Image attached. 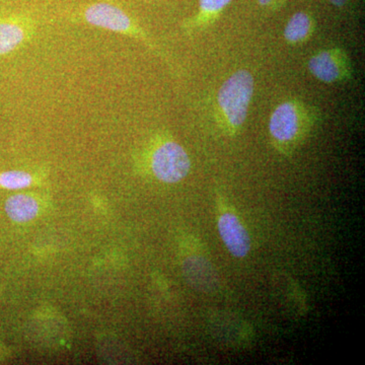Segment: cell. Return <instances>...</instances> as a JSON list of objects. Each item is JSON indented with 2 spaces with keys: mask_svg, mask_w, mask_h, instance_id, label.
<instances>
[{
  "mask_svg": "<svg viewBox=\"0 0 365 365\" xmlns=\"http://www.w3.org/2000/svg\"><path fill=\"white\" fill-rule=\"evenodd\" d=\"M329 2H331V4H333V6H337V7H345L347 6L348 2H349V0H328Z\"/></svg>",
  "mask_w": 365,
  "mask_h": 365,
  "instance_id": "7c38bea8",
  "label": "cell"
},
{
  "mask_svg": "<svg viewBox=\"0 0 365 365\" xmlns=\"http://www.w3.org/2000/svg\"><path fill=\"white\" fill-rule=\"evenodd\" d=\"M150 167L158 181L175 184L185 179L191 170V160L181 144L163 138L151 150Z\"/></svg>",
  "mask_w": 365,
  "mask_h": 365,
  "instance_id": "277c9868",
  "label": "cell"
},
{
  "mask_svg": "<svg viewBox=\"0 0 365 365\" xmlns=\"http://www.w3.org/2000/svg\"><path fill=\"white\" fill-rule=\"evenodd\" d=\"M258 4H260L262 7H270L272 6L275 0H257Z\"/></svg>",
  "mask_w": 365,
  "mask_h": 365,
  "instance_id": "4fadbf2b",
  "label": "cell"
},
{
  "mask_svg": "<svg viewBox=\"0 0 365 365\" xmlns=\"http://www.w3.org/2000/svg\"><path fill=\"white\" fill-rule=\"evenodd\" d=\"M255 93V78L248 69H239L223 81L216 95V120L223 133L235 136L242 130Z\"/></svg>",
  "mask_w": 365,
  "mask_h": 365,
  "instance_id": "7a4b0ae2",
  "label": "cell"
},
{
  "mask_svg": "<svg viewBox=\"0 0 365 365\" xmlns=\"http://www.w3.org/2000/svg\"><path fill=\"white\" fill-rule=\"evenodd\" d=\"M36 24L26 16L0 19V56L9 54L29 42L35 34Z\"/></svg>",
  "mask_w": 365,
  "mask_h": 365,
  "instance_id": "52a82bcc",
  "label": "cell"
},
{
  "mask_svg": "<svg viewBox=\"0 0 365 365\" xmlns=\"http://www.w3.org/2000/svg\"><path fill=\"white\" fill-rule=\"evenodd\" d=\"M314 31L316 21L313 16L304 11H299L287 21L283 37L288 44H304L313 37Z\"/></svg>",
  "mask_w": 365,
  "mask_h": 365,
  "instance_id": "9c48e42d",
  "label": "cell"
},
{
  "mask_svg": "<svg viewBox=\"0 0 365 365\" xmlns=\"http://www.w3.org/2000/svg\"><path fill=\"white\" fill-rule=\"evenodd\" d=\"M33 176L24 170H9L0 174V186L9 190L25 189L31 186Z\"/></svg>",
  "mask_w": 365,
  "mask_h": 365,
  "instance_id": "8fae6325",
  "label": "cell"
},
{
  "mask_svg": "<svg viewBox=\"0 0 365 365\" xmlns=\"http://www.w3.org/2000/svg\"><path fill=\"white\" fill-rule=\"evenodd\" d=\"M307 71L319 83L326 85L347 83L354 76L349 55L341 47L327 48L312 55Z\"/></svg>",
  "mask_w": 365,
  "mask_h": 365,
  "instance_id": "5b68a950",
  "label": "cell"
},
{
  "mask_svg": "<svg viewBox=\"0 0 365 365\" xmlns=\"http://www.w3.org/2000/svg\"><path fill=\"white\" fill-rule=\"evenodd\" d=\"M218 232L228 252L235 258H245L251 251V237L241 220L232 211H223L217 222Z\"/></svg>",
  "mask_w": 365,
  "mask_h": 365,
  "instance_id": "8992f818",
  "label": "cell"
},
{
  "mask_svg": "<svg viewBox=\"0 0 365 365\" xmlns=\"http://www.w3.org/2000/svg\"><path fill=\"white\" fill-rule=\"evenodd\" d=\"M232 0H199L198 14L182 23V31L186 35L192 36L205 30L217 20L223 9L232 4Z\"/></svg>",
  "mask_w": 365,
  "mask_h": 365,
  "instance_id": "ba28073f",
  "label": "cell"
},
{
  "mask_svg": "<svg viewBox=\"0 0 365 365\" xmlns=\"http://www.w3.org/2000/svg\"><path fill=\"white\" fill-rule=\"evenodd\" d=\"M319 118V109L299 98H289L276 106L268 125L275 150L281 155H292L311 134Z\"/></svg>",
  "mask_w": 365,
  "mask_h": 365,
  "instance_id": "6da1fadb",
  "label": "cell"
},
{
  "mask_svg": "<svg viewBox=\"0 0 365 365\" xmlns=\"http://www.w3.org/2000/svg\"><path fill=\"white\" fill-rule=\"evenodd\" d=\"M6 211L14 222H26L36 217L39 207L37 201L33 197L19 194L7 199Z\"/></svg>",
  "mask_w": 365,
  "mask_h": 365,
  "instance_id": "30bf717a",
  "label": "cell"
},
{
  "mask_svg": "<svg viewBox=\"0 0 365 365\" xmlns=\"http://www.w3.org/2000/svg\"><path fill=\"white\" fill-rule=\"evenodd\" d=\"M72 19L78 23L127 36L143 43L155 54L162 55L160 47L148 33L118 4L109 1L95 2L81 9Z\"/></svg>",
  "mask_w": 365,
  "mask_h": 365,
  "instance_id": "3957f363",
  "label": "cell"
}]
</instances>
